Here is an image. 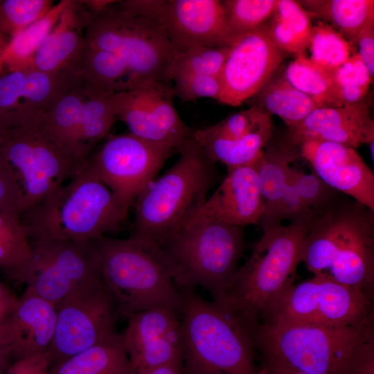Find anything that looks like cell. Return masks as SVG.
<instances>
[{
  "label": "cell",
  "mask_w": 374,
  "mask_h": 374,
  "mask_svg": "<svg viewBox=\"0 0 374 374\" xmlns=\"http://www.w3.org/2000/svg\"><path fill=\"white\" fill-rule=\"evenodd\" d=\"M300 262L373 298L374 211L336 192L308 213Z\"/></svg>",
  "instance_id": "1"
},
{
  "label": "cell",
  "mask_w": 374,
  "mask_h": 374,
  "mask_svg": "<svg viewBox=\"0 0 374 374\" xmlns=\"http://www.w3.org/2000/svg\"><path fill=\"white\" fill-rule=\"evenodd\" d=\"M176 163L152 181L134 202L130 239L157 249L186 224L206 200L217 179L215 163L192 135L178 148Z\"/></svg>",
  "instance_id": "2"
},
{
  "label": "cell",
  "mask_w": 374,
  "mask_h": 374,
  "mask_svg": "<svg viewBox=\"0 0 374 374\" xmlns=\"http://www.w3.org/2000/svg\"><path fill=\"white\" fill-rule=\"evenodd\" d=\"M262 235L246 262L233 276L217 303L236 316L250 331L272 302L291 284L308 231V214L289 224L260 225Z\"/></svg>",
  "instance_id": "3"
},
{
  "label": "cell",
  "mask_w": 374,
  "mask_h": 374,
  "mask_svg": "<svg viewBox=\"0 0 374 374\" xmlns=\"http://www.w3.org/2000/svg\"><path fill=\"white\" fill-rule=\"evenodd\" d=\"M129 210L87 162L49 197L21 215L30 240L91 242L115 231Z\"/></svg>",
  "instance_id": "4"
},
{
  "label": "cell",
  "mask_w": 374,
  "mask_h": 374,
  "mask_svg": "<svg viewBox=\"0 0 374 374\" xmlns=\"http://www.w3.org/2000/svg\"><path fill=\"white\" fill-rule=\"evenodd\" d=\"M183 374H258L244 323L217 303L181 290Z\"/></svg>",
  "instance_id": "5"
},
{
  "label": "cell",
  "mask_w": 374,
  "mask_h": 374,
  "mask_svg": "<svg viewBox=\"0 0 374 374\" xmlns=\"http://www.w3.org/2000/svg\"><path fill=\"white\" fill-rule=\"evenodd\" d=\"M262 357L308 374H353L373 321L353 325L258 323L251 330Z\"/></svg>",
  "instance_id": "6"
},
{
  "label": "cell",
  "mask_w": 374,
  "mask_h": 374,
  "mask_svg": "<svg viewBox=\"0 0 374 374\" xmlns=\"http://www.w3.org/2000/svg\"><path fill=\"white\" fill-rule=\"evenodd\" d=\"M244 249L242 228L206 217L191 219L154 249L181 290L199 286L220 303Z\"/></svg>",
  "instance_id": "7"
},
{
  "label": "cell",
  "mask_w": 374,
  "mask_h": 374,
  "mask_svg": "<svg viewBox=\"0 0 374 374\" xmlns=\"http://www.w3.org/2000/svg\"><path fill=\"white\" fill-rule=\"evenodd\" d=\"M103 283L126 317L154 307L181 312L182 294L156 251L129 238L91 241Z\"/></svg>",
  "instance_id": "8"
},
{
  "label": "cell",
  "mask_w": 374,
  "mask_h": 374,
  "mask_svg": "<svg viewBox=\"0 0 374 374\" xmlns=\"http://www.w3.org/2000/svg\"><path fill=\"white\" fill-rule=\"evenodd\" d=\"M84 36L87 46L116 55L141 83H171L180 51L158 23L127 12L119 1L100 11H88Z\"/></svg>",
  "instance_id": "9"
},
{
  "label": "cell",
  "mask_w": 374,
  "mask_h": 374,
  "mask_svg": "<svg viewBox=\"0 0 374 374\" xmlns=\"http://www.w3.org/2000/svg\"><path fill=\"white\" fill-rule=\"evenodd\" d=\"M42 118L0 126V151L14 170L24 196L21 215L49 197L87 162L68 152L48 131Z\"/></svg>",
  "instance_id": "10"
},
{
  "label": "cell",
  "mask_w": 374,
  "mask_h": 374,
  "mask_svg": "<svg viewBox=\"0 0 374 374\" xmlns=\"http://www.w3.org/2000/svg\"><path fill=\"white\" fill-rule=\"evenodd\" d=\"M373 297L326 274L291 284L258 323L353 325L373 321Z\"/></svg>",
  "instance_id": "11"
},
{
  "label": "cell",
  "mask_w": 374,
  "mask_h": 374,
  "mask_svg": "<svg viewBox=\"0 0 374 374\" xmlns=\"http://www.w3.org/2000/svg\"><path fill=\"white\" fill-rule=\"evenodd\" d=\"M32 254L12 278L33 294L57 306L84 287L100 279L92 242L30 240Z\"/></svg>",
  "instance_id": "12"
},
{
  "label": "cell",
  "mask_w": 374,
  "mask_h": 374,
  "mask_svg": "<svg viewBox=\"0 0 374 374\" xmlns=\"http://www.w3.org/2000/svg\"><path fill=\"white\" fill-rule=\"evenodd\" d=\"M56 310L55 333L48 349L51 366L118 333L117 305L103 279L71 294L56 306Z\"/></svg>",
  "instance_id": "13"
},
{
  "label": "cell",
  "mask_w": 374,
  "mask_h": 374,
  "mask_svg": "<svg viewBox=\"0 0 374 374\" xmlns=\"http://www.w3.org/2000/svg\"><path fill=\"white\" fill-rule=\"evenodd\" d=\"M177 150L130 132L110 134L88 166L129 209L138 195L154 179L164 162Z\"/></svg>",
  "instance_id": "14"
},
{
  "label": "cell",
  "mask_w": 374,
  "mask_h": 374,
  "mask_svg": "<svg viewBox=\"0 0 374 374\" xmlns=\"http://www.w3.org/2000/svg\"><path fill=\"white\" fill-rule=\"evenodd\" d=\"M173 87L157 81L142 82L135 87L107 94L117 118L132 134L177 150L192 135L193 130L180 118L174 106Z\"/></svg>",
  "instance_id": "15"
},
{
  "label": "cell",
  "mask_w": 374,
  "mask_h": 374,
  "mask_svg": "<svg viewBox=\"0 0 374 374\" xmlns=\"http://www.w3.org/2000/svg\"><path fill=\"white\" fill-rule=\"evenodd\" d=\"M285 57L270 39L263 25L238 37L230 46L219 75L218 101L240 106L253 96L274 76Z\"/></svg>",
  "instance_id": "16"
},
{
  "label": "cell",
  "mask_w": 374,
  "mask_h": 374,
  "mask_svg": "<svg viewBox=\"0 0 374 374\" xmlns=\"http://www.w3.org/2000/svg\"><path fill=\"white\" fill-rule=\"evenodd\" d=\"M193 138L213 163L226 167L256 161L272 135L271 115L251 106L210 127L193 130Z\"/></svg>",
  "instance_id": "17"
},
{
  "label": "cell",
  "mask_w": 374,
  "mask_h": 374,
  "mask_svg": "<svg viewBox=\"0 0 374 374\" xmlns=\"http://www.w3.org/2000/svg\"><path fill=\"white\" fill-rule=\"evenodd\" d=\"M152 20L179 51L198 46H230L235 41L220 0H158Z\"/></svg>",
  "instance_id": "18"
},
{
  "label": "cell",
  "mask_w": 374,
  "mask_h": 374,
  "mask_svg": "<svg viewBox=\"0 0 374 374\" xmlns=\"http://www.w3.org/2000/svg\"><path fill=\"white\" fill-rule=\"evenodd\" d=\"M177 312L154 307L133 314L122 334L135 371L168 364L183 366L181 321Z\"/></svg>",
  "instance_id": "19"
},
{
  "label": "cell",
  "mask_w": 374,
  "mask_h": 374,
  "mask_svg": "<svg viewBox=\"0 0 374 374\" xmlns=\"http://www.w3.org/2000/svg\"><path fill=\"white\" fill-rule=\"evenodd\" d=\"M298 147L326 186L374 211V175L354 148L322 140H308Z\"/></svg>",
  "instance_id": "20"
},
{
  "label": "cell",
  "mask_w": 374,
  "mask_h": 374,
  "mask_svg": "<svg viewBox=\"0 0 374 374\" xmlns=\"http://www.w3.org/2000/svg\"><path fill=\"white\" fill-rule=\"evenodd\" d=\"M74 76L73 72L50 73L33 68L0 76V126L42 118Z\"/></svg>",
  "instance_id": "21"
},
{
  "label": "cell",
  "mask_w": 374,
  "mask_h": 374,
  "mask_svg": "<svg viewBox=\"0 0 374 374\" xmlns=\"http://www.w3.org/2000/svg\"><path fill=\"white\" fill-rule=\"evenodd\" d=\"M308 140L337 143L352 148L374 141V121L366 99L353 105L318 107L299 124L289 127L280 144L294 150Z\"/></svg>",
  "instance_id": "22"
},
{
  "label": "cell",
  "mask_w": 374,
  "mask_h": 374,
  "mask_svg": "<svg viewBox=\"0 0 374 374\" xmlns=\"http://www.w3.org/2000/svg\"><path fill=\"white\" fill-rule=\"evenodd\" d=\"M256 161L226 167L225 177L192 219L206 217L242 228L258 225L264 213V202Z\"/></svg>",
  "instance_id": "23"
},
{
  "label": "cell",
  "mask_w": 374,
  "mask_h": 374,
  "mask_svg": "<svg viewBox=\"0 0 374 374\" xmlns=\"http://www.w3.org/2000/svg\"><path fill=\"white\" fill-rule=\"evenodd\" d=\"M56 307L28 290L1 337L9 344L15 360L48 351L54 337Z\"/></svg>",
  "instance_id": "24"
},
{
  "label": "cell",
  "mask_w": 374,
  "mask_h": 374,
  "mask_svg": "<svg viewBox=\"0 0 374 374\" xmlns=\"http://www.w3.org/2000/svg\"><path fill=\"white\" fill-rule=\"evenodd\" d=\"M87 12L81 1L69 0L37 51L32 68L50 73L73 72L87 46Z\"/></svg>",
  "instance_id": "25"
},
{
  "label": "cell",
  "mask_w": 374,
  "mask_h": 374,
  "mask_svg": "<svg viewBox=\"0 0 374 374\" xmlns=\"http://www.w3.org/2000/svg\"><path fill=\"white\" fill-rule=\"evenodd\" d=\"M87 87L75 74L71 82L57 95L44 115L48 131L73 157L82 162L78 136L81 127Z\"/></svg>",
  "instance_id": "26"
},
{
  "label": "cell",
  "mask_w": 374,
  "mask_h": 374,
  "mask_svg": "<svg viewBox=\"0 0 374 374\" xmlns=\"http://www.w3.org/2000/svg\"><path fill=\"white\" fill-rule=\"evenodd\" d=\"M74 73L87 89L106 95L125 91L141 84L116 55L87 46Z\"/></svg>",
  "instance_id": "27"
},
{
  "label": "cell",
  "mask_w": 374,
  "mask_h": 374,
  "mask_svg": "<svg viewBox=\"0 0 374 374\" xmlns=\"http://www.w3.org/2000/svg\"><path fill=\"white\" fill-rule=\"evenodd\" d=\"M122 334L50 366L48 374H134Z\"/></svg>",
  "instance_id": "28"
},
{
  "label": "cell",
  "mask_w": 374,
  "mask_h": 374,
  "mask_svg": "<svg viewBox=\"0 0 374 374\" xmlns=\"http://www.w3.org/2000/svg\"><path fill=\"white\" fill-rule=\"evenodd\" d=\"M309 17L328 22L353 46L363 29L374 24L373 0L297 1Z\"/></svg>",
  "instance_id": "29"
},
{
  "label": "cell",
  "mask_w": 374,
  "mask_h": 374,
  "mask_svg": "<svg viewBox=\"0 0 374 374\" xmlns=\"http://www.w3.org/2000/svg\"><path fill=\"white\" fill-rule=\"evenodd\" d=\"M263 26L273 42L285 53L296 57L305 54L312 25L297 1L276 0L273 13Z\"/></svg>",
  "instance_id": "30"
},
{
  "label": "cell",
  "mask_w": 374,
  "mask_h": 374,
  "mask_svg": "<svg viewBox=\"0 0 374 374\" xmlns=\"http://www.w3.org/2000/svg\"><path fill=\"white\" fill-rule=\"evenodd\" d=\"M294 149L282 145L269 146L256 161L259 184L264 202V213L258 224L278 223L276 216Z\"/></svg>",
  "instance_id": "31"
},
{
  "label": "cell",
  "mask_w": 374,
  "mask_h": 374,
  "mask_svg": "<svg viewBox=\"0 0 374 374\" xmlns=\"http://www.w3.org/2000/svg\"><path fill=\"white\" fill-rule=\"evenodd\" d=\"M251 98L253 102L251 106L278 116L289 127L299 124L319 107L314 100L290 84L284 75L272 77Z\"/></svg>",
  "instance_id": "32"
},
{
  "label": "cell",
  "mask_w": 374,
  "mask_h": 374,
  "mask_svg": "<svg viewBox=\"0 0 374 374\" xmlns=\"http://www.w3.org/2000/svg\"><path fill=\"white\" fill-rule=\"evenodd\" d=\"M337 191L326 186L314 172L306 174L290 167L278 208L276 222L308 214L329 199Z\"/></svg>",
  "instance_id": "33"
},
{
  "label": "cell",
  "mask_w": 374,
  "mask_h": 374,
  "mask_svg": "<svg viewBox=\"0 0 374 374\" xmlns=\"http://www.w3.org/2000/svg\"><path fill=\"white\" fill-rule=\"evenodd\" d=\"M69 0H62L41 19L9 39L1 56L3 69L8 72L32 68L34 57L42 43L56 24Z\"/></svg>",
  "instance_id": "34"
},
{
  "label": "cell",
  "mask_w": 374,
  "mask_h": 374,
  "mask_svg": "<svg viewBox=\"0 0 374 374\" xmlns=\"http://www.w3.org/2000/svg\"><path fill=\"white\" fill-rule=\"evenodd\" d=\"M283 75L290 84L314 100L319 107L343 105L333 73L317 65L305 54L296 56L290 62Z\"/></svg>",
  "instance_id": "35"
},
{
  "label": "cell",
  "mask_w": 374,
  "mask_h": 374,
  "mask_svg": "<svg viewBox=\"0 0 374 374\" xmlns=\"http://www.w3.org/2000/svg\"><path fill=\"white\" fill-rule=\"evenodd\" d=\"M87 90L78 136L79 152L86 161L89 159V154L96 144L109 135L111 127L117 119L107 95L87 88Z\"/></svg>",
  "instance_id": "36"
},
{
  "label": "cell",
  "mask_w": 374,
  "mask_h": 374,
  "mask_svg": "<svg viewBox=\"0 0 374 374\" xmlns=\"http://www.w3.org/2000/svg\"><path fill=\"white\" fill-rule=\"evenodd\" d=\"M32 245L21 215L0 211V268L12 278L29 260Z\"/></svg>",
  "instance_id": "37"
},
{
  "label": "cell",
  "mask_w": 374,
  "mask_h": 374,
  "mask_svg": "<svg viewBox=\"0 0 374 374\" xmlns=\"http://www.w3.org/2000/svg\"><path fill=\"white\" fill-rule=\"evenodd\" d=\"M308 49L310 52L309 58L314 63L332 73L355 53L353 46L323 21L312 26Z\"/></svg>",
  "instance_id": "38"
},
{
  "label": "cell",
  "mask_w": 374,
  "mask_h": 374,
  "mask_svg": "<svg viewBox=\"0 0 374 374\" xmlns=\"http://www.w3.org/2000/svg\"><path fill=\"white\" fill-rule=\"evenodd\" d=\"M222 1L228 29L235 40L262 26L273 13L276 3V0Z\"/></svg>",
  "instance_id": "39"
},
{
  "label": "cell",
  "mask_w": 374,
  "mask_h": 374,
  "mask_svg": "<svg viewBox=\"0 0 374 374\" xmlns=\"http://www.w3.org/2000/svg\"><path fill=\"white\" fill-rule=\"evenodd\" d=\"M230 46H198L180 51L175 61L172 78L176 75L197 74L218 77Z\"/></svg>",
  "instance_id": "40"
},
{
  "label": "cell",
  "mask_w": 374,
  "mask_h": 374,
  "mask_svg": "<svg viewBox=\"0 0 374 374\" xmlns=\"http://www.w3.org/2000/svg\"><path fill=\"white\" fill-rule=\"evenodd\" d=\"M333 78L342 105H353L366 99L373 77L355 52L334 71Z\"/></svg>",
  "instance_id": "41"
},
{
  "label": "cell",
  "mask_w": 374,
  "mask_h": 374,
  "mask_svg": "<svg viewBox=\"0 0 374 374\" xmlns=\"http://www.w3.org/2000/svg\"><path fill=\"white\" fill-rule=\"evenodd\" d=\"M53 6L51 0L0 1V33L10 38L43 17Z\"/></svg>",
  "instance_id": "42"
},
{
  "label": "cell",
  "mask_w": 374,
  "mask_h": 374,
  "mask_svg": "<svg viewBox=\"0 0 374 374\" xmlns=\"http://www.w3.org/2000/svg\"><path fill=\"white\" fill-rule=\"evenodd\" d=\"M172 82H174L172 87L175 96L182 103L194 102L204 98L219 99L221 87L218 77L182 74L174 75Z\"/></svg>",
  "instance_id": "43"
},
{
  "label": "cell",
  "mask_w": 374,
  "mask_h": 374,
  "mask_svg": "<svg viewBox=\"0 0 374 374\" xmlns=\"http://www.w3.org/2000/svg\"><path fill=\"white\" fill-rule=\"evenodd\" d=\"M24 211V196L17 178L0 151V211L19 213Z\"/></svg>",
  "instance_id": "44"
},
{
  "label": "cell",
  "mask_w": 374,
  "mask_h": 374,
  "mask_svg": "<svg viewBox=\"0 0 374 374\" xmlns=\"http://www.w3.org/2000/svg\"><path fill=\"white\" fill-rule=\"evenodd\" d=\"M51 364L49 352L15 360L5 374H48Z\"/></svg>",
  "instance_id": "45"
},
{
  "label": "cell",
  "mask_w": 374,
  "mask_h": 374,
  "mask_svg": "<svg viewBox=\"0 0 374 374\" xmlns=\"http://www.w3.org/2000/svg\"><path fill=\"white\" fill-rule=\"evenodd\" d=\"M356 52L360 60L373 77L374 74V24H371L362 30L358 35Z\"/></svg>",
  "instance_id": "46"
},
{
  "label": "cell",
  "mask_w": 374,
  "mask_h": 374,
  "mask_svg": "<svg viewBox=\"0 0 374 374\" xmlns=\"http://www.w3.org/2000/svg\"><path fill=\"white\" fill-rule=\"evenodd\" d=\"M19 298L0 280V336L12 317Z\"/></svg>",
  "instance_id": "47"
},
{
  "label": "cell",
  "mask_w": 374,
  "mask_h": 374,
  "mask_svg": "<svg viewBox=\"0 0 374 374\" xmlns=\"http://www.w3.org/2000/svg\"><path fill=\"white\" fill-rule=\"evenodd\" d=\"M353 374H374V337L361 348L356 359Z\"/></svg>",
  "instance_id": "48"
},
{
  "label": "cell",
  "mask_w": 374,
  "mask_h": 374,
  "mask_svg": "<svg viewBox=\"0 0 374 374\" xmlns=\"http://www.w3.org/2000/svg\"><path fill=\"white\" fill-rule=\"evenodd\" d=\"M258 374H308L295 368L290 367L279 362L262 357L260 369H258Z\"/></svg>",
  "instance_id": "49"
},
{
  "label": "cell",
  "mask_w": 374,
  "mask_h": 374,
  "mask_svg": "<svg viewBox=\"0 0 374 374\" xmlns=\"http://www.w3.org/2000/svg\"><path fill=\"white\" fill-rule=\"evenodd\" d=\"M182 365L168 364L135 371L134 374H183Z\"/></svg>",
  "instance_id": "50"
},
{
  "label": "cell",
  "mask_w": 374,
  "mask_h": 374,
  "mask_svg": "<svg viewBox=\"0 0 374 374\" xmlns=\"http://www.w3.org/2000/svg\"><path fill=\"white\" fill-rule=\"evenodd\" d=\"M88 11L98 12L116 2L114 0H84L81 1Z\"/></svg>",
  "instance_id": "51"
},
{
  "label": "cell",
  "mask_w": 374,
  "mask_h": 374,
  "mask_svg": "<svg viewBox=\"0 0 374 374\" xmlns=\"http://www.w3.org/2000/svg\"><path fill=\"white\" fill-rule=\"evenodd\" d=\"M11 357V350L9 344L0 336V362H9Z\"/></svg>",
  "instance_id": "52"
},
{
  "label": "cell",
  "mask_w": 374,
  "mask_h": 374,
  "mask_svg": "<svg viewBox=\"0 0 374 374\" xmlns=\"http://www.w3.org/2000/svg\"><path fill=\"white\" fill-rule=\"evenodd\" d=\"M9 39H7V37L0 33V73H2L3 67L1 64V56L5 51V48L8 44Z\"/></svg>",
  "instance_id": "53"
},
{
  "label": "cell",
  "mask_w": 374,
  "mask_h": 374,
  "mask_svg": "<svg viewBox=\"0 0 374 374\" xmlns=\"http://www.w3.org/2000/svg\"><path fill=\"white\" fill-rule=\"evenodd\" d=\"M9 362H0V374H5L7 368H8Z\"/></svg>",
  "instance_id": "54"
}]
</instances>
